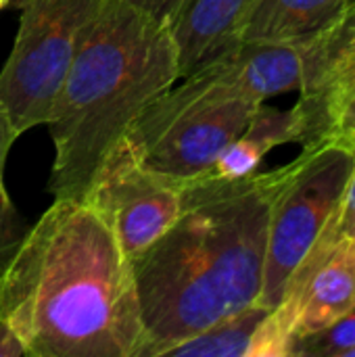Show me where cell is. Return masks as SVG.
<instances>
[{
    "label": "cell",
    "mask_w": 355,
    "mask_h": 357,
    "mask_svg": "<svg viewBox=\"0 0 355 357\" xmlns=\"http://www.w3.org/2000/svg\"><path fill=\"white\" fill-rule=\"evenodd\" d=\"M0 318L25 357H144L134 266L84 199H52L0 266Z\"/></svg>",
    "instance_id": "cell-1"
},
{
    "label": "cell",
    "mask_w": 355,
    "mask_h": 357,
    "mask_svg": "<svg viewBox=\"0 0 355 357\" xmlns=\"http://www.w3.org/2000/svg\"><path fill=\"white\" fill-rule=\"evenodd\" d=\"M289 163L241 180H188L178 220L132 261L144 357L259 303L272 201Z\"/></svg>",
    "instance_id": "cell-2"
},
{
    "label": "cell",
    "mask_w": 355,
    "mask_h": 357,
    "mask_svg": "<svg viewBox=\"0 0 355 357\" xmlns=\"http://www.w3.org/2000/svg\"><path fill=\"white\" fill-rule=\"evenodd\" d=\"M180 79L172 27L126 0H107L61 82L46 128L52 199H82L140 113Z\"/></svg>",
    "instance_id": "cell-3"
},
{
    "label": "cell",
    "mask_w": 355,
    "mask_h": 357,
    "mask_svg": "<svg viewBox=\"0 0 355 357\" xmlns=\"http://www.w3.org/2000/svg\"><path fill=\"white\" fill-rule=\"evenodd\" d=\"M259 105L213 59L153 98L128 136L149 165L195 180L209 174Z\"/></svg>",
    "instance_id": "cell-4"
},
{
    "label": "cell",
    "mask_w": 355,
    "mask_h": 357,
    "mask_svg": "<svg viewBox=\"0 0 355 357\" xmlns=\"http://www.w3.org/2000/svg\"><path fill=\"white\" fill-rule=\"evenodd\" d=\"M355 172V151L326 142L301 149L272 201L259 305L280 303L291 276L335 226Z\"/></svg>",
    "instance_id": "cell-5"
},
{
    "label": "cell",
    "mask_w": 355,
    "mask_h": 357,
    "mask_svg": "<svg viewBox=\"0 0 355 357\" xmlns=\"http://www.w3.org/2000/svg\"><path fill=\"white\" fill-rule=\"evenodd\" d=\"M19 27L0 69V102L23 136L44 126L84 33L107 0H15Z\"/></svg>",
    "instance_id": "cell-6"
},
{
    "label": "cell",
    "mask_w": 355,
    "mask_h": 357,
    "mask_svg": "<svg viewBox=\"0 0 355 357\" xmlns=\"http://www.w3.org/2000/svg\"><path fill=\"white\" fill-rule=\"evenodd\" d=\"M188 180L149 165L126 134L96 169L86 195L134 261L178 220Z\"/></svg>",
    "instance_id": "cell-7"
},
{
    "label": "cell",
    "mask_w": 355,
    "mask_h": 357,
    "mask_svg": "<svg viewBox=\"0 0 355 357\" xmlns=\"http://www.w3.org/2000/svg\"><path fill=\"white\" fill-rule=\"evenodd\" d=\"M355 94V0L343 17L314 40L299 100L293 107L299 123L297 144L316 149L324 144L333 126Z\"/></svg>",
    "instance_id": "cell-8"
},
{
    "label": "cell",
    "mask_w": 355,
    "mask_h": 357,
    "mask_svg": "<svg viewBox=\"0 0 355 357\" xmlns=\"http://www.w3.org/2000/svg\"><path fill=\"white\" fill-rule=\"evenodd\" d=\"M314 40L316 38L308 42H234L218 54L216 61L247 98L266 102L272 96L299 92L314 54Z\"/></svg>",
    "instance_id": "cell-9"
},
{
    "label": "cell",
    "mask_w": 355,
    "mask_h": 357,
    "mask_svg": "<svg viewBox=\"0 0 355 357\" xmlns=\"http://www.w3.org/2000/svg\"><path fill=\"white\" fill-rule=\"evenodd\" d=\"M253 0H186L172 25L180 56V77L234 44L236 29Z\"/></svg>",
    "instance_id": "cell-10"
},
{
    "label": "cell",
    "mask_w": 355,
    "mask_h": 357,
    "mask_svg": "<svg viewBox=\"0 0 355 357\" xmlns=\"http://www.w3.org/2000/svg\"><path fill=\"white\" fill-rule=\"evenodd\" d=\"M354 0H253L234 42H308L335 25Z\"/></svg>",
    "instance_id": "cell-11"
},
{
    "label": "cell",
    "mask_w": 355,
    "mask_h": 357,
    "mask_svg": "<svg viewBox=\"0 0 355 357\" xmlns=\"http://www.w3.org/2000/svg\"><path fill=\"white\" fill-rule=\"evenodd\" d=\"M299 123L293 109L278 111L262 102L247 128L226 146L220 159L209 169V178L218 180H241L259 172L264 157L289 142H297Z\"/></svg>",
    "instance_id": "cell-12"
},
{
    "label": "cell",
    "mask_w": 355,
    "mask_h": 357,
    "mask_svg": "<svg viewBox=\"0 0 355 357\" xmlns=\"http://www.w3.org/2000/svg\"><path fill=\"white\" fill-rule=\"evenodd\" d=\"M268 312L255 303L172 345L163 357H247L253 333Z\"/></svg>",
    "instance_id": "cell-13"
},
{
    "label": "cell",
    "mask_w": 355,
    "mask_h": 357,
    "mask_svg": "<svg viewBox=\"0 0 355 357\" xmlns=\"http://www.w3.org/2000/svg\"><path fill=\"white\" fill-rule=\"evenodd\" d=\"M19 138V132L15 130L6 107L0 102V257L6 259L8 253L15 249V245L21 241V236L27 230V224L19 209L15 207L6 182H4V169H6V159L8 153Z\"/></svg>",
    "instance_id": "cell-14"
},
{
    "label": "cell",
    "mask_w": 355,
    "mask_h": 357,
    "mask_svg": "<svg viewBox=\"0 0 355 357\" xmlns=\"http://www.w3.org/2000/svg\"><path fill=\"white\" fill-rule=\"evenodd\" d=\"M291 357H355V305L322 331L295 339Z\"/></svg>",
    "instance_id": "cell-15"
},
{
    "label": "cell",
    "mask_w": 355,
    "mask_h": 357,
    "mask_svg": "<svg viewBox=\"0 0 355 357\" xmlns=\"http://www.w3.org/2000/svg\"><path fill=\"white\" fill-rule=\"evenodd\" d=\"M326 142H339V144H345V146H349V149L355 151V94L347 100L343 111L339 113V117H337V121L333 126V132H331Z\"/></svg>",
    "instance_id": "cell-16"
},
{
    "label": "cell",
    "mask_w": 355,
    "mask_h": 357,
    "mask_svg": "<svg viewBox=\"0 0 355 357\" xmlns=\"http://www.w3.org/2000/svg\"><path fill=\"white\" fill-rule=\"evenodd\" d=\"M126 2L142 8L144 13L153 15L155 19H159V21H163V23H167L172 27L186 0H126Z\"/></svg>",
    "instance_id": "cell-17"
},
{
    "label": "cell",
    "mask_w": 355,
    "mask_h": 357,
    "mask_svg": "<svg viewBox=\"0 0 355 357\" xmlns=\"http://www.w3.org/2000/svg\"><path fill=\"white\" fill-rule=\"evenodd\" d=\"M0 357H25L21 341L2 318H0Z\"/></svg>",
    "instance_id": "cell-18"
},
{
    "label": "cell",
    "mask_w": 355,
    "mask_h": 357,
    "mask_svg": "<svg viewBox=\"0 0 355 357\" xmlns=\"http://www.w3.org/2000/svg\"><path fill=\"white\" fill-rule=\"evenodd\" d=\"M10 2H13V0H0V10H2V8H4L6 4H10Z\"/></svg>",
    "instance_id": "cell-19"
},
{
    "label": "cell",
    "mask_w": 355,
    "mask_h": 357,
    "mask_svg": "<svg viewBox=\"0 0 355 357\" xmlns=\"http://www.w3.org/2000/svg\"><path fill=\"white\" fill-rule=\"evenodd\" d=\"M2 261H4V259H2V257H0V266H2Z\"/></svg>",
    "instance_id": "cell-20"
},
{
    "label": "cell",
    "mask_w": 355,
    "mask_h": 357,
    "mask_svg": "<svg viewBox=\"0 0 355 357\" xmlns=\"http://www.w3.org/2000/svg\"><path fill=\"white\" fill-rule=\"evenodd\" d=\"M13 2H15V0H13Z\"/></svg>",
    "instance_id": "cell-21"
}]
</instances>
